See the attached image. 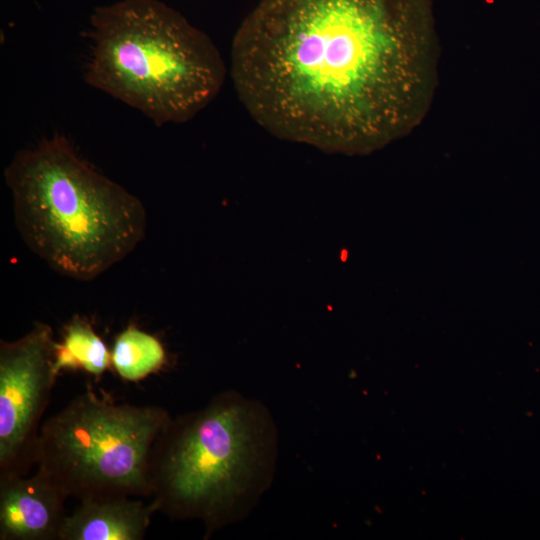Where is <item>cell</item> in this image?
I'll list each match as a JSON object with an SVG mask.
<instances>
[{
    "label": "cell",
    "instance_id": "6da1fadb",
    "mask_svg": "<svg viewBox=\"0 0 540 540\" xmlns=\"http://www.w3.org/2000/svg\"><path fill=\"white\" fill-rule=\"evenodd\" d=\"M438 60L430 0H259L234 34L230 75L275 137L368 154L424 119Z\"/></svg>",
    "mask_w": 540,
    "mask_h": 540
},
{
    "label": "cell",
    "instance_id": "7a4b0ae2",
    "mask_svg": "<svg viewBox=\"0 0 540 540\" xmlns=\"http://www.w3.org/2000/svg\"><path fill=\"white\" fill-rule=\"evenodd\" d=\"M278 430L259 400L227 390L202 408L170 418L148 460L156 510L174 520H198L205 538L244 520L270 488Z\"/></svg>",
    "mask_w": 540,
    "mask_h": 540
},
{
    "label": "cell",
    "instance_id": "3957f363",
    "mask_svg": "<svg viewBox=\"0 0 540 540\" xmlns=\"http://www.w3.org/2000/svg\"><path fill=\"white\" fill-rule=\"evenodd\" d=\"M4 178L23 241L62 276L91 281L145 236L140 199L82 159L63 135L19 151Z\"/></svg>",
    "mask_w": 540,
    "mask_h": 540
},
{
    "label": "cell",
    "instance_id": "277c9868",
    "mask_svg": "<svg viewBox=\"0 0 540 540\" xmlns=\"http://www.w3.org/2000/svg\"><path fill=\"white\" fill-rule=\"evenodd\" d=\"M89 37L86 83L157 126L194 118L226 79L225 62L211 38L159 0L94 8Z\"/></svg>",
    "mask_w": 540,
    "mask_h": 540
},
{
    "label": "cell",
    "instance_id": "5b68a950",
    "mask_svg": "<svg viewBox=\"0 0 540 540\" xmlns=\"http://www.w3.org/2000/svg\"><path fill=\"white\" fill-rule=\"evenodd\" d=\"M170 418L159 406L85 391L41 425L37 470L80 502L150 496V451Z\"/></svg>",
    "mask_w": 540,
    "mask_h": 540
},
{
    "label": "cell",
    "instance_id": "8992f818",
    "mask_svg": "<svg viewBox=\"0 0 540 540\" xmlns=\"http://www.w3.org/2000/svg\"><path fill=\"white\" fill-rule=\"evenodd\" d=\"M55 342L42 322L0 342V479L27 476L36 464L40 421L58 377Z\"/></svg>",
    "mask_w": 540,
    "mask_h": 540
},
{
    "label": "cell",
    "instance_id": "52a82bcc",
    "mask_svg": "<svg viewBox=\"0 0 540 540\" xmlns=\"http://www.w3.org/2000/svg\"><path fill=\"white\" fill-rule=\"evenodd\" d=\"M66 495L42 472L0 479V539L59 540Z\"/></svg>",
    "mask_w": 540,
    "mask_h": 540
},
{
    "label": "cell",
    "instance_id": "ba28073f",
    "mask_svg": "<svg viewBox=\"0 0 540 540\" xmlns=\"http://www.w3.org/2000/svg\"><path fill=\"white\" fill-rule=\"evenodd\" d=\"M156 511L152 501L129 497L81 501L66 516L59 540H141Z\"/></svg>",
    "mask_w": 540,
    "mask_h": 540
},
{
    "label": "cell",
    "instance_id": "9c48e42d",
    "mask_svg": "<svg viewBox=\"0 0 540 540\" xmlns=\"http://www.w3.org/2000/svg\"><path fill=\"white\" fill-rule=\"evenodd\" d=\"M111 366V352L90 321L79 315L72 317L63 329L62 341L55 342V372L82 370L101 377Z\"/></svg>",
    "mask_w": 540,
    "mask_h": 540
},
{
    "label": "cell",
    "instance_id": "30bf717a",
    "mask_svg": "<svg viewBox=\"0 0 540 540\" xmlns=\"http://www.w3.org/2000/svg\"><path fill=\"white\" fill-rule=\"evenodd\" d=\"M111 359L122 379L139 381L163 368L166 352L155 336L130 325L116 336Z\"/></svg>",
    "mask_w": 540,
    "mask_h": 540
}]
</instances>
